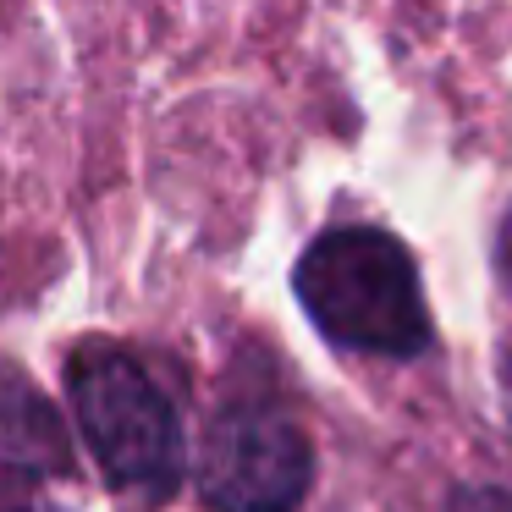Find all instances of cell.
I'll use <instances>...</instances> for the list:
<instances>
[{
  "label": "cell",
  "instance_id": "obj_2",
  "mask_svg": "<svg viewBox=\"0 0 512 512\" xmlns=\"http://www.w3.org/2000/svg\"><path fill=\"white\" fill-rule=\"evenodd\" d=\"M67 391L100 474L122 496L166 501L182 479V424L155 375L127 347L89 342L67 364Z\"/></svg>",
  "mask_w": 512,
  "mask_h": 512
},
{
  "label": "cell",
  "instance_id": "obj_6",
  "mask_svg": "<svg viewBox=\"0 0 512 512\" xmlns=\"http://www.w3.org/2000/svg\"><path fill=\"white\" fill-rule=\"evenodd\" d=\"M6 512H67V507H50V501H12Z\"/></svg>",
  "mask_w": 512,
  "mask_h": 512
},
{
  "label": "cell",
  "instance_id": "obj_1",
  "mask_svg": "<svg viewBox=\"0 0 512 512\" xmlns=\"http://www.w3.org/2000/svg\"><path fill=\"white\" fill-rule=\"evenodd\" d=\"M303 314L331 347L375 358H419L430 347L419 265L380 226H331L292 270Z\"/></svg>",
  "mask_w": 512,
  "mask_h": 512
},
{
  "label": "cell",
  "instance_id": "obj_4",
  "mask_svg": "<svg viewBox=\"0 0 512 512\" xmlns=\"http://www.w3.org/2000/svg\"><path fill=\"white\" fill-rule=\"evenodd\" d=\"M0 452L17 457L23 468H50V474L72 468L67 424L12 358H0Z\"/></svg>",
  "mask_w": 512,
  "mask_h": 512
},
{
  "label": "cell",
  "instance_id": "obj_8",
  "mask_svg": "<svg viewBox=\"0 0 512 512\" xmlns=\"http://www.w3.org/2000/svg\"><path fill=\"white\" fill-rule=\"evenodd\" d=\"M501 380H507V408H512V358H507V375H501Z\"/></svg>",
  "mask_w": 512,
  "mask_h": 512
},
{
  "label": "cell",
  "instance_id": "obj_5",
  "mask_svg": "<svg viewBox=\"0 0 512 512\" xmlns=\"http://www.w3.org/2000/svg\"><path fill=\"white\" fill-rule=\"evenodd\" d=\"M446 512H512V496L496 485H457Z\"/></svg>",
  "mask_w": 512,
  "mask_h": 512
},
{
  "label": "cell",
  "instance_id": "obj_7",
  "mask_svg": "<svg viewBox=\"0 0 512 512\" xmlns=\"http://www.w3.org/2000/svg\"><path fill=\"white\" fill-rule=\"evenodd\" d=\"M6 490H12V474H0V512L12 507V501H6Z\"/></svg>",
  "mask_w": 512,
  "mask_h": 512
},
{
  "label": "cell",
  "instance_id": "obj_3",
  "mask_svg": "<svg viewBox=\"0 0 512 512\" xmlns=\"http://www.w3.org/2000/svg\"><path fill=\"white\" fill-rule=\"evenodd\" d=\"M314 485L309 430L276 397L237 391L199 446V496L215 512H298Z\"/></svg>",
  "mask_w": 512,
  "mask_h": 512
}]
</instances>
